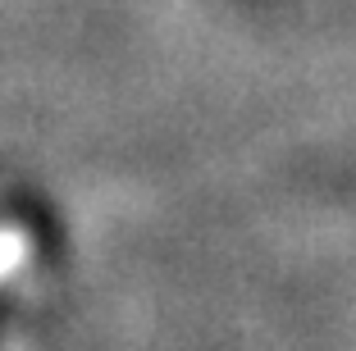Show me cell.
Returning <instances> with one entry per match:
<instances>
[{"mask_svg":"<svg viewBox=\"0 0 356 351\" xmlns=\"http://www.w3.org/2000/svg\"><path fill=\"white\" fill-rule=\"evenodd\" d=\"M19 265H28V233H19V228H0V283L10 279Z\"/></svg>","mask_w":356,"mask_h":351,"instance_id":"obj_1","label":"cell"}]
</instances>
